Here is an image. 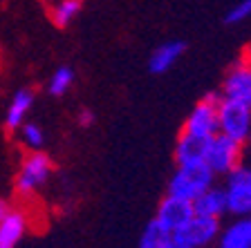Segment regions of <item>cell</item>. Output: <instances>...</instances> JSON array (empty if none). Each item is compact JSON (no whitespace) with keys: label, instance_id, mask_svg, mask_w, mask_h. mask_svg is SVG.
I'll list each match as a JSON object with an SVG mask.
<instances>
[{"label":"cell","instance_id":"cell-4","mask_svg":"<svg viewBox=\"0 0 251 248\" xmlns=\"http://www.w3.org/2000/svg\"><path fill=\"white\" fill-rule=\"evenodd\" d=\"M222 98L215 92L206 94V96L200 101L193 108V112L188 114L186 123H184V135H191L195 139H204L209 141L211 136H215L220 132L218 128V108Z\"/></svg>","mask_w":251,"mask_h":248},{"label":"cell","instance_id":"cell-25","mask_svg":"<svg viewBox=\"0 0 251 248\" xmlns=\"http://www.w3.org/2000/svg\"><path fill=\"white\" fill-rule=\"evenodd\" d=\"M74 2H83V0H74Z\"/></svg>","mask_w":251,"mask_h":248},{"label":"cell","instance_id":"cell-24","mask_svg":"<svg viewBox=\"0 0 251 248\" xmlns=\"http://www.w3.org/2000/svg\"><path fill=\"white\" fill-rule=\"evenodd\" d=\"M9 210H11V208H9V206H7V203H5V202H0V219L5 217V215H7V212H9Z\"/></svg>","mask_w":251,"mask_h":248},{"label":"cell","instance_id":"cell-8","mask_svg":"<svg viewBox=\"0 0 251 248\" xmlns=\"http://www.w3.org/2000/svg\"><path fill=\"white\" fill-rule=\"evenodd\" d=\"M220 230H222V228H220V219L193 215V219H191L179 233H175V237L191 244L193 248H204V246H209V244L218 242Z\"/></svg>","mask_w":251,"mask_h":248},{"label":"cell","instance_id":"cell-20","mask_svg":"<svg viewBox=\"0 0 251 248\" xmlns=\"http://www.w3.org/2000/svg\"><path fill=\"white\" fill-rule=\"evenodd\" d=\"M251 16V0H240L235 7H231L229 14L225 16V21L229 23V25H233V23H242L245 18H249Z\"/></svg>","mask_w":251,"mask_h":248},{"label":"cell","instance_id":"cell-17","mask_svg":"<svg viewBox=\"0 0 251 248\" xmlns=\"http://www.w3.org/2000/svg\"><path fill=\"white\" fill-rule=\"evenodd\" d=\"M78 9H81V2H74V0H61V2L52 9V23L56 27H68L70 21L78 14Z\"/></svg>","mask_w":251,"mask_h":248},{"label":"cell","instance_id":"cell-26","mask_svg":"<svg viewBox=\"0 0 251 248\" xmlns=\"http://www.w3.org/2000/svg\"><path fill=\"white\" fill-rule=\"evenodd\" d=\"M249 143H251V136H249Z\"/></svg>","mask_w":251,"mask_h":248},{"label":"cell","instance_id":"cell-15","mask_svg":"<svg viewBox=\"0 0 251 248\" xmlns=\"http://www.w3.org/2000/svg\"><path fill=\"white\" fill-rule=\"evenodd\" d=\"M31 103H34V92L31 90H21L16 92L14 98L9 103V110H7V116H5V125L7 130H16L21 128V123L25 121V114L29 112Z\"/></svg>","mask_w":251,"mask_h":248},{"label":"cell","instance_id":"cell-7","mask_svg":"<svg viewBox=\"0 0 251 248\" xmlns=\"http://www.w3.org/2000/svg\"><path fill=\"white\" fill-rule=\"evenodd\" d=\"M195 210H193V202H186V199H179V197L166 195L159 202L155 219L166 228L168 233H179L184 226H186L191 219H193Z\"/></svg>","mask_w":251,"mask_h":248},{"label":"cell","instance_id":"cell-21","mask_svg":"<svg viewBox=\"0 0 251 248\" xmlns=\"http://www.w3.org/2000/svg\"><path fill=\"white\" fill-rule=\"evenodd\" d=\"M94 121V112L92 110H81V112H78V123L81 125H90Z\"/></svg>","mask_w":251,"mask_h":248},{"label":"cell","instance_id":"cell-18","mask_svg":"<svg viewBox=\"0 0 251 248\" xmlns=\"http://www.w3.org/2000/svg\"><path fill=\"white\" fill-rule=\"evenodd\" d=\"M74 81V72L70 68H58L56 74L52 76V83H50V94H54V96H61V94H65L70 90V85H72Z\"/></svg>","mask_w":251,"mask_h":248},{"label":"cell","instance_id":"cell-22","mask_svg":"<svg viewBox=\"0 0 251 248\" xmlns=\"http://www.w3.org/2000/svg\"><path fill=\"white\" fill-rule=\"evenodd\" d=\"M164 248H193V246H191V244H186V242H182L179 237H175V235H173L171 242H168Z\"/></svg>","mask_w":251,"mask_h":248},{"label":"cell","instance_id":"cell-9","mask_svg":"<svg viewBox=\"0 0 251 248\" xmlns=\"http://www.w3.org/2000/svg\"><path fill=\"white\" fill-rule=\"evenodd\" d=\"M222 98H229L235 103H242L247 108H251V65L247 61L235 63L229 69L222 85Z\"/></svg>","mask_w":251,"mask_h":248},{"label":"cell","instance_id":"cell-13","mask_svg":"<svg viewBox=\"0 0 251 248\" xmlns=\"http://www.w3.org/2000/svg\"><path fill=\"white\" fill-rule=\"evenodd\" d=\"M193 210L195 215H202V217H213L220 219L222 215H226V195L222 188H209V190L200 195L193 202Z\"/></svg>","mask_w":251,"mask_h":248},{"label":"cell","instance_id":"cell-11","mask_svg":"<svg viewBox=\"0 0 251 248\" xmlns=\"http://www.w3.org/2000/svg\"><path fill=\"white\" fill-rule=\"evenodd\" d=\"M27 233V217L23 210L11 208L0 219V248H16Z\"/></svg>","mask_w":251,"mask_h":248},{"label":"cell","instance_id":"cell-23","mask_svg":"<svg viewBox=\"0 0 251 248\" xmlns=\"http://www.w3.org/2000/svg\"><path fill=\"white\" fill-rule=\"evenodd\" d=\"M242 61H247L251 65V43L247 45V49H245V54H242Z\"/></svg>","mask_w":251,"mask_h":248},{"label":"cell","instance_id":"cell-10","mask_svg":"<svg viewBox=\"0 0 251 248\" xmlns=\"http://www.w3.org/2000/svg\"><path fill=\"white\" fill-rule=\"evenodd\" d=\"M218 248H251V217H235L218 235Z\"/></svg>","mask_w":251,"mask_h":248},{"label":"cell","instance_id":"cell-16","mask_svg":"<svg viewBox=\"0 0 251 248\" xmlns=\"http://www.w3.org/2000/svg\"><path fill=\"white\" fill-rule=\"evenodd\" d=\"M171 237H173V233H168L157 219H152V222L144 228V233H141V237H139V246L137 248H164L168 242H171Z\"/></svg>","mask_w":251,"mask_h":248},{"label":"cell","instance_id":"cell-12","mask_svg":"<svg viewBox=\"0 0 251 248\" xmlns=\"http://www.w3.org/2000/svg\"><path fill=\"white\" fill-rule=\"evenodd\" d=\"M186 49V43L182 41H168L164 45H159L155 52L151 54V61H148V68L152 74H164L177 63V58L184 54Z\"/></svg>","mask_w":251,"mask_h":248},{"label":"cell","instance_id":"cell-2","mask_svg":"<svg viewBox=\"0 0 251 248\" xmlns=\"http://www.w3.org/2000/svg\"><path fill=\"white\" fill-rule=\"evenodd\" d=\"M204 163L209 165L213 175H225L229 177L233 170H238L242 165V143L229 139L225 135H215L206 143V152H204Z\"/></svg>","mask_w":251,"mask_h":248},{"label":"cell","instance_id":"cell-5","mask_svg":"<svg viewBox=\"0 0 251 248\" xmlns=\"http://www.w3.org/2000/svg\"><path fill=\"white\" fill-rule=\"evenodd\" d=\"M225 195L226 212L233 217H251V165H240L231 172Z\"/></svg>","mask_w":251,"mask_h":248},{"label":"cell","instance_id":"cell-3","mask_svg":"<svg viewBox=\"0 0 251 248\" xmlns=\"http://www.w3.org/2000/svg\"><path fill=\"white\" fill-rule=\"evenodd\" d=\"M218 128L220 135L245 145L251 136V108L222 98L218 108Z\"/></svg>","mask_w":251,"mask_h":248},{"label":"cell","instance_id":"cell-6","mask_svg":"<svg viewBox=\"0 0 251 248\" xmlns=\"http://www.w3.org/2000/svg\"><path fill=\"white\" fill-rule=\"evenodd\" d=\"M54 165L52 159L45 155V152H31L25 161H23L18 177H16V190L21 195H31L36 192L41 186H45V181L50 179Z\"/></svg>","mask_w":251,"mask_h":248},{"label":"cell","instance_id":"cell-14","mask_svg":"<svg viewBox=\"0 0 251 248\" xmlns=\"http://www.w3.org/2000/svg\"><path fill=\"white\" fill-rule=\"evenodd\" d=\"M206 143H209V141L195 139V136L184 135V132H182V135H179L177 145H175V159H177V165L198 163V161H204Z\"/></svg>","mask_w":251,"mask_h":248},{"label":"cell","instance_id":"cell-19","mask_svg":"<svg viewBox=\"0 0 251 248\" xmlns=\"http://www.w3.org/2000/svg\"><path fill=\"white\" fill-rule=\"evenodd\" d=\"M21 136H23V141H25L27 148H34V150H38V148L45 143V135H43V130L38 128L36 123H25L23 125Z\"/></svg>","mask_w":251,"mask_h":248},{"label":"cell","instance_id":"cell-1","mask_svg":"<svg viewBox=\"0 0 251 248\" xmlns=\"http://www.w3.org/2000/svg\"><path fill=\"white\" fill-rule=\"evenodd\" d=\"M213 170L204 161L177 165L175 175L168 181V195L186 199V202H195L200 195H204L209 188H213Z\"/></svg>","mask_w":251,"mask_h":248}]
</instances>
